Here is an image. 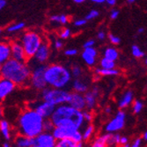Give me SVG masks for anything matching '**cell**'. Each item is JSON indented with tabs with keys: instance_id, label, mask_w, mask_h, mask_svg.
Instances as JSON below:
<instances>
[{
	"instance_id": "cell-44",
	"label": "cell",
	"mask_w": 147,
	"mask_h": 147,
	"mask_svg": "<svg viewBox=\"0 0 147 147\" xmlns=\"http://www.w3.org/2000/svg\"><path fill=\"white\" fill-rule=\"evenodd\" d=\"M141 144H142V139L141 138H137L133 141V144H131L132 147H139L141 146Z\"/></svg>"
},
{
	"instance_id": "cell-29",
	"label": "cell",
	"mask_w": 147,
	"mask_h": 147,
	"mask_svg": "<svg viewBox=\"0 0 147 147\" xmlns=\"http://www.w3.org/2000/svg\"><path fill=\"white\" fill-rule=\"evenodd\" d=\"M93 131H94V127H93L92 125H88L86 128L84 133L82 134V136H83V141L89 140L92 138V134H93Z\"/></svg>"
},
{
	"instance_id": "cell-33",
	"label": "cell",
	"mask_w": 147,
	"mask_h": 147,
	"mask_svg": "<svg viewBox=\"0 0 147 147\" xmlns=\"http://www.w3.org/2000/svg\"><path fill=\"white\" fill-rule=\"evenodd\" d=\"M75 143H80V142H82L83 141V136H82V133L80 132L79 130H76L74 133H73V135L71 136V138Z\"/></svg>"
},
{
	"instance_id": "cell-60",
	"label": "cell",
	"mask_w": 147,
	"mask_h": 147,
	"mask_svg": "<svg viewBox=\"0 0 147 147\" xmlns=\"http://www.w3.org/2000/svg\"><path fill=\"white\" fill-rule=\"evenodd\" d=\"M1 32H2V29H1V28H0V33H1Z\"/></svg>"
},
{
	"instance_id": "cell-49",
	"label": "cell",
	"mask_w": 147,
	"mask_h": 147,
	"mask_svg": "<svg viewBox=\"0 0 147 147\" xmlns=\"http://www.w3.org/2000/svg\"><path fill=\"white\" fill-rule=\"evenodd\" d=\"M105 2L110 6H114L116 4V0H105Z\"/></svg>"
},
{
	"instance_id": "cell-18",
	"label": "cell",
	"mask_w": 147,
	"mask_h": 147,
	"mask_svg": "<svg viewBox=\"0 0 147 147\" xmlns=\"http://www.w3.org/2000/svg\"><path fill=\"white\" fill-rule=\"evenodd\" d=\"M11 58V48L9 43L0 42V63H3Z\"/></svg>"
},
{
	"instance_id": "cell-25",
	"label": "cell",
	"mask_w": 147,
	"mask_h": 147,
	"mask_svg": "<svg viewBox=\"0 0 147 147\" xmlns=\"http://www.w3.org/2000/svg\"><path fill=\"white\" fill-rule=\"evenodd\" d=\"M95 73L97 75H101V76H116L120 73V71L116 70L115 68H113V69L97 68L95 70Z\"/></svg>"
},
{
	"instance_id": "cell-54",
	"label": "cell",
	"mask_w": 147,
	"mask_h": 147,
	"mask_svg": "<svg viewBox=\"0 0 147 147\" xmlns=\"http://www.w3.org/2000/svg\"><path fill=\"white\" fill-rule=\"evenodd\" d=\"M3 115H4V110H3V109L1 108V107H0V120L2 119Z\"/></svg>"
},
{
	"instance_id": "cell-5",
	"label": "cell",
	"mask_w": 147,
	"mask_h": 147,
	"mask_svg": "<svg viewBox=\"0 0 147 147\" xmlns=\"http://www.w3.org/2000/svg\"><path fill=\"white\" fill-rule=\"evenodd\" d=\"M41 97L42 100L48 101L57 107L61 104L68 103L71 98V92L64 90L63 88L45 87L42 90Z\"/></svg>"
},
{
	"instance_id": "cell-55",
	"label": "cell",
	"mask_w": 147,
	"mask_h": 147,
	"mask_svg": "<svg viewBox=\"0 0 147 147\" xmlns=\"http://www.w3.org/2000/svg\"><path fill=\"white\" fill-rule=\"evenodd\" d=\"M143 138H144V140H145V141H147V130L144 133V136H143Z\"/></svg>"
},
{
	"instance_id": "cell-2",
	"label": "cell",
	"mask_w": 147,
	"mask_h": 147,
	"mask_svg": "<svg viewBox=\"0 0 147 147\" xmlns=\"http://www.w3.org/2000/svg\"><path fill=\"white\" fill-rule=\"evenodd\" d=\"M0 76L11 80L16 86H23L30 84L31 69L26 62L11 57L1 64Z\"/></svg>"
},
{
	"instance_id": "cell-27",
	"label": "cell",
	"mask_w": 147,
	"mask_h": 147,
	"mask_svg": "<svg viewBox=\"0 0 147 147\" xmlns=\"http://www.w3.org/2000/svg\"><path fill=\"white\" fill-rule=\"evenodd\" d=\"M100 67L104 69H113L115 67V61L103 57L100 60Z\"/></svg>"
},
{
	"instance_id": "cell-14",
	"label": "cell",
	"mask_w": 147,
	"mask_h": 147,
	"mask_svg": "<svg viewBox=\"0 0 147 147\" xmlns=\"http://www.w3.org/2000/svg\"><path fill=\"white\" fill-rule=\"evenodd\" d=\"M49 57V47L47 43L42 42L34 56V61L38 63H44Z\"/></svg>"
},
{
	"instance_id": "cell-40",
	"label": "cell",
	"mask_w": 147,
	"mask_h": 147,
	"mask_svg": "<svg viewBox=\"0 0 147 147\" xmlns=\"http://www.w3.org/2000/svg\"><path fill=\"white\" fill-rule=\"evenodd\" d=\"M64 54L67 57H73V56H76L78 54V50L76 49H69L67 50H65Z\"/></svg>"
},
{
	"instance_id": "cell-26",
	"label": "cell",
	"mask_w": 147,
	"mask_h": 147,
	"mask_svg": "<svg viewBox=\"0 0 147 147\" xmlns=\"http://www.w3.org/2000/svg\"><path fill=\"white\" fill-rule=\"evenodd\" d=\"M56 147H77V143L70 138H62L57 140Z\"/></svg>"
},
{
	"instance_id": "cell-19",
	"label": "cell",
	"mask_w": 147,
	"mask_h": 147,
	"mask_svg": "<svg viewBox=\"0 0 147 147\" xmlns=\"http://www.w3.org/2000/svg\"><path fill=\"white\" fill-rule=\"evenodd\" d=\"M132 100H133V92L131 91H126L118 102L119 108L121 109H126L127 107H129L131 104Z\"/></svg>"
},
{
	"instance_id": "cell-20",
	"label": "cell",
	"mask_w": 147,
	"mask_h": 147,
	"mask_svg": "<svg viewBox=\"0 0 147 147\" xmlns=\"http://www.w3.org/2000/svg\"><path fill=\"white\" fill-rule=\"evenodd\" d=\"M85 101H86V108L89 110H92L95 108V105H96V99L97 97H95L94 95L92 94V92L90 91H86L85 92Z\"/></svg>"
},
{
	"instance_id": "cell-22",
	"label": "cell",
	"mask_w": 147,
	"mask_h": 147,
	"mask_svg": "<svg viewBox=\"0 0 147 147\" xmlns=\"http://www.w3.org/2000/svg\"><path fill=\"white\" fill-rule=\"evenodd\" d=\"M0 131L6 140L11 139V127L6 120H0Z\"/></svg>"
},
{
	"instance_id": "cell-1",
	"label": "cell",
	"mask_w": 147,
	"mask_h": 147,
	"mask_svg": "<svg viewBox=\"0 0 147 147\" xmlns=\"http://www.w3.org/2000/svg\"><path fill=\"white\" fill-rule=\"evenodd\" d=\"M50 120L55 127H63L73 130H79L85 123L83 112L72 108L67 103L56 107Z\"/></svg>"
},
{
	"instance_id": "cell-48",
	"label": "cell",
	"mask_w": 147,
	"mask_h": 147,
	"mask_svg": "<svg viewBox=\"0 0 147 147\" xmlns=\"http://www.w3.org/2000/svg\"><path fill=\"white\" fill-rule=\"evenodd\" d=\"M97 37L99 40H100V41H102V40H104L106 38V34L104 31H100L97 34Z\"/></svg>"
},
{
	"instance_id": "cell-38",
	"label": "cell",
	"mask_w": 147,
	"mask_h": 147,
	"mask_svg": "<svg viewBox=\"0 0 147 147\" xmlns=\"http://www.w3.org/2000/svg\"><path fill=\"white\" fill-rule=\"evenodd\" d=\"M83 117H84L85 122H86V123H91L92 121V119H93L92 114L91 112H89V111L83 112Z\"/></svg>"
},
{
	"instance_id": "cell-45",
	"label": "cell",
	"mask_w": 147,
	"mask_h": 147,
	"mask_svg": "<svg viewBox=\"0 0 147 147\" xmlns=\"http://www.w3.org/2000/svg\"><path fill=\"white\" fill-rule=\"evenodd\" d=\"M127 143H129V138H126V137H121L120 138V143H119V145H124L126 144Z\"/></svg>"
},
{
	"instance_id": "cell-51",
	"label": "cell",
	"mask_w": 147,
	"mask_h": 147,
	"mask_svg": "<svg viewBox=\"0 0 147 147\" xmlns=\"http://www.w3.org/2000/svg\"><path fill=\"white\" fill-rule=\"evenodd\" d=\"M91 2L96 3V4H103L105 3V0H91Z\"/></svg>"
},
{
	"instance_id": "cell-31",
	"label": "cell",
	"mask_w": 147,
	"mask_h": 147,
	"mask_svg": "<svg viewBox=\"0 0 147 147\" xmlns=\"http://www.w3.org/2000/svg\"><path fill=\"white\" fill-rule=\"evenodd\" d=\"M131 52H132L133 57H135L137 58H141V57H144V53L142 51V49L138 45H133L132 46Z\"/></svg>"
},
{
	"instance_id": "cell-16",
	"label": "cell",
	"mask_w": 147,
	"mask_h": 147,
	"mask_svg": "<svg viewBox=\"0 0 147 147\" xmlns=\"http://www.w3.org/2000/svg\"><path fill=\"white\" fill-rule=\"evenodd\" d=\"M75 131L76 130L67 129V128H63V127H55L51 133H52L53 137L56 138V140H59V139L66 138H71Z\"/></svg>"
},
{
	"instance_id": "cell-43",
	"label": "cell",
	"mask_w": 147,
	"mask_h": 147,
	"mask_svg": "<svg viewBox=\"0 0 147 147\" xmlns=\"http://www.w3.org/2000/svg\"><path fill=\"white\" fill-rule=\"evenodd\" d=\"M119 11L118 10H113L110 13V19L111 20H116L119 16Z\"/></svg>"
},
{
	"instance_id": "cell-3",
	"label": "cell",
	"mask_w": 147,
	"mask_h": 147,
	"mask_svg": "<svg viewBox=\"0 0 147 147\" xmlns=\"http://www.w3.org/2000/svg\"><path fill=\"white\" fill-rule=\"evenodd\" d=\"M43 118L35 110L30 109L21 113L19 117L20 134L35 138L43 131Z\"/></svg>"
},
{
	"instance_id": "cell-50",
	"label": "cell",
	"mask_w": 147,
	"mask_h": 147,
	"mask_svg": "<svg viewBox=\"0 0 147 147\" xmlns=\"http://www.w3.org/2000/svg\"><path fill=\"white\" fill-rule=\"evenodd\" d=\"M5 5H6V1H5V0H0V11L3 10Z\"/></svg>"
},
{
	"instance_id": "cell-58",
	"label": "cell",
	"mask_w": 147,
	"mask_h": 147,
	"mask_svg": "<svg viewBox=\"0 0 147 147\" xmlns=\"http://www.w3.org/2000/svg\"><path fill=\"white\" fill-rule=\"evenodd\" d=\"M136 1V0H127V2L129 3V4H132V3H134Z\"/></svg>"
},
{
	"instance_id": "cell-15",
	"label": "cell",
	"mask_w": 147,
	"mask_h": 147,
	"mask_svg": "<svg viewBox=\"0 0 147 147\" xmlns=\"http://www.w3.org/2000/svg\"><path fill=\"white\" fill-rule=\"evenodd\" d=\"M97 55L98 52L93 47L86 48L82 53V58L88 66H93L96 63Z\"/></svg>"
},
{
	"instance_id": "cell-7",
	"label": "cell",
	"mask_w": 147,
	"mask_h": 147,
	"mask_svg": "<svg viewBox=\"0 0 147 147\" xmlns=\"http://www.w3.org/2000/svg\"><path fill=\"white\" fill-rule=\"evenodd\" d=\"M46 67L47 66L44 63H42L37 66V67L34 68L33 71H31L30 83L35 89L40 91H42L48 86L44 77Z\"/></svg>"
},
{
	"instance_id": "cell-61",
	"label": "cell",
	"mask_w": 147,
	"mask_h": 147,
	"mask_svg": "<svg viewBox=\"0 0 147 147\" xmlns=\"http://www.w3.org/2000/svg\"><path fill=\"white\" fill-rule=\"evenodd\" d=\"M0 69H1V63H0Z\"/></svg>"
},
{
	"instance_id": "cell-4",
	"label": "cell",
	"mask_w": 147,
	"mask_h": 147,
	"mask_svg": "<svg viewBox=\"0 0 147 147\" xmlns=\"http://www.w3.org/2000/svg\"><path fill=\"white\" fill-rule=\"evenodd\" d=\"M44 77L47 85L55 88H65L71 80V71L61 64L47 66Z\"/></svg>"
},
{
	"instance_id": "cell-28",
	"label": "cell",
	"mask_w": 147,
	"mask_h": 147,
	"mask_svg": "<svg viewBox=\"0 0 147 147\" xmlns=\"http://www.w3.org/2000/svg\"><path fill=\"white\" fill-rule=\"evenodd\" d=\"M25 28V23L24 22H19V23H15L12 24L10 26L7 28V31L9 33H14V32H18L22 30Z\"/></svg>"
},
{
	"instance_id": "cell-56",
	"label": "cell",
	"mask_w": 147,
	"mask_h": 147,
	"mask_svg": "<svg viewBox=\"0 0 147 147\" xmlns=\"http://www.w3.org/2000/svg\"><path fill=\"white\" fill-rule=\"evenodd\" d=\"M144 28H138V34H142V33H144Z\"/></svg>"
},
{
	"instance_id": "cell-21",
	"label": "cell",
	"mask_w": 147,
	"mask_h": 147,
	"mask_svg": "<svg viewBox=\"0 0 147 147\" xmlns=\"http://www.w3.org/2000/svg\"><path fill=\"white\" fill-rule=\"evenodd\" d=\"M72 89L76 92L85 93L88 90V86L85 82H83L82 80L78 79V78L77 79L74 80L73 83H72Z\"/></svg>"
},
{
	"instance_id": "cell-39",
	"label": "cell",
	"mask_w": 147,
	"mask_h": 147,
	"mask_svg": "<svg viewBox=\"0 0 147 147\" xmlns=\"http://www.w3.org/2000/svg\"><path fill=\"white\" fill-rule=\"evenodd\" d=\"M69 21V18L67 15L65 14H60L58 15V23H60L61 25H65L67 24Z\"/></svg>"
},
{
	"instance_id": "cell-47",
	"label": "cell",
	"mask_w": 147,
	"mask_h": 147,
	"mask_svg": "<svg viewBox=\"0 0 147 147\" xmlns=\"http://www.w3.org/2000/svg\"><path fill=\"white\" fill-rule=\"evenodd\" d=\"M92 92V94L94 95L95 97H98L99 95H100V89L97 87V86H94L92 89V91H91Z\"/></svg>"
},
{
	"instance_id": "cell-23",
	"label": "cell",
	"mask_w": 147,
	"mask_h": 147,
	"mask_svg": "<svg viewBox=\"0 0 147 147\" xmlns=\"http://www.w3.org/2000/svg\"><path fill=\"white\" fill-rule=\"evenodd\" d=\"M111 135V133L108 132V134L102 135L100 137H98L94 141L92 142V146L93 147H106L108 146V140Z\"/></svg>"
},
{
	"instance_id": "cell-24",
	"label": "cell",
	"mask_w": 147,
	"mask_h": 147,
	"mask_svg": "<svg viewBox=\"0 0 147 147\" xmlns=\"http://www.w3.org/2000/svg\"><path fill=\"white\" fill-rule=\"evenodd\" d=\"M118 57H119V52L115 48L109 47V48H107L104 50V57L106 58H109L113 61H116L118 59Z\"/></svg>"
},
{
	"instance_id": "cell-34",
	"label": "cell",
	"mask_w": 147,
	"mask_h": 147,
	"mask_svg": "<svg viewBox=\"0 0 147 147\" xmlns=\"http://www.w3.org/2000/svg\"><path fill=\"white\" fill-rule=\"evenodd\" d=\"M71 75H72L74 78H79L80 76H81V74H82V70H81V68L79 67V66L74 65L73 67L71 68Z\"/></svg>"
},
{
	"instance_id": "cell-17",
	"label": "cell",
	"mask_w": 147,
	"mask_h": 147,
	"mask_svg": "<svg viewBox=\"0 0 147 147\" xmlns=\"http://www.w3.org/2000/svg\"><path fill=\"white\" fill-rule=\"evenodd\" d=\"M15 144L18 147H35V140L34 138H29L20 134L15 138Z\"/></svg>"
},
{
	"instance_id": "cell-36",
	"label": "cell",
	"mask_w": 147,
	"mask_h": 147,
	"mask_svg": "<svg viewBox=\"0 0 147 147\" xmlns=\"http://www.w3.org/2000/svg\"><path fill=\"white\" fill-rule=\"evenodd\" d=\"M109 39L110 42H111L112 44H114V45H118L120 42H121V39H120L118 36L114 35V34H110L109 35Z\"/></svg>"
},
{
	"instance_id": "cell-11",
	"label": "cell",
	"mask_w": 147,
	"mask_h": 147,
	"mask_svg": "<svg viewBox=\"0 0 147 147\" xmlns=\"http://www.w3.org/2000/svg\"><path fill=\"white\" fill-rule=\"evenodd\" d=\"M11 48V57L20 62H26L28 57L26 56V53L21 42H12L10 43Z\"/></svg>"
},
{
	"instance_id": "cell-6",
	"label": "cell",
	"mask_w": 147,
	"mask_h": 147,
	"mask_svg": "<svg viewBox=\"0 0 147 147\" xmlns=\"http://www.w3.org/2000/svg\"><path fill=\"white\" fill-rule=\"evenodd\" d=\"M21 44L24 48L26 56L28 58H31L34 56L36 50L42 44V38L37 33L29 31L24 34L21 39Z\"/></svg>"
},
{
	"instance_id": "cell-30",
	"label": "cell",
	"mask_w": 147,
	"mask_h": 147,
	"mask_svg": "<svg viewBox=\"0 0 147 147\" xmlns=\"http://www.w3.org/2000/svg\"><path fill=\"white\" fill-rule=\"evenodd\" d=\"M54 128H55V125L49 118H46L43 120V131L52 132Z\"/></svg>"
},
{
	"instance_id": "cell-12",
	"label": "cell",
	"mask_w": 147,
	"mask_h": 147,
	"mask_svg": "<svg viewBox=\"0 0 147 147\" xmlns=\"http://www.w3.org/2000/svg\"><path fill=\"white\" fill-rule=\"evenodd\" d=\"M16 85L11 80L0 77V100H5L15 89Z\"/></svg>"
},
{
	"instance_id": "cell-32",
	"label": "cell",
	"mask_w": 147,
	"mask_h": 147,
	"mask_svg": "<svg viewBox=\"0 0 147 147\" xmlns=\"http://www.w3.org/2000/svg\"><path fill=\"white\" fill-rule=\"evenodd\" d=\"M143 107H144V104L142 101H140L139 100H137L133 102V106H132V110H133V113L134 114H139L142 109H143Z\"/></svg>"
},
{
	"instance_id": "cell-59",
	"label": "cell",
	"mask_w": 147,
	"mask_h": 147,
	"mask_svg": "<svg viewBox=\"0 0 147 147\" xmlns=\"http://www.w3.org/2000/svg\"><path fill=\"white\" fill-rule=\"evenodd\" d=\"M145 64L147 65V58H146V60H145Z\"/></svg>"
},
{
	"instance_id": "cell-37",
	"label": "cell",
	"mask_w": 147,
	"mask_h": 147,
	"mask_svg": "<svg viewBox=\"0 0 147 147\" xmlns=\"http://www.w3.org/2000/svg\"><path fill=\"white\" fill-rule=\"evenodd\" d=\"M71 34V32L69 28H64L60 33V37L62 39H68Z\"/></svg>"
},
{
	"instance_id": "cell-52",
	"label": "cell",
	"mask_w": 147,
	"mask_h": 147,
	"mask_svg": "<svg viewBox=\"0 0 147 147\" xmlns=\"http://www.w3.org/2000/svg\"><path fill=\"white\" fill-rule=\"evenodd\" d=\"M105 112H106L107 114H110V113L112 112V109H111L110 107H107V108L105 109Z\"/></svg>"
},
{
	"instance_id": "cell-46",
	"label": "cell",
	"mask_w": 147,
	"mask_h": 147,
	"mask_svg": "<svg viewBox=\"0 0 147 147\" xmlns=\"http://www.w3.org/2000/svg\"><path fill=\"white\" fill-rule=\"evenodd\" d=\"M63 46V43L60 41V40H57V41H55V48L57 49H61Z\"/></svg>"
},
{
	"instance_id": "cell-42",
	"label": "cell",
	"mask_w": 147,
	"mask_h": 147,
	"mask_svg": "<svg viewBox=\"0 0 147 147\" xmlns=\"http://www.w3.org/2000/svg\"><path fill=\"white\" fill-rule=\"evenodd\" d=\"M95 44V41L94 40H88V41H86L85 43H84V49L86 48H90V47H93Z\"/></svg>"
},
{
	"instance_id": "cell-35",
	"label": "cell",
	"mask_w": 147,
	"mask_h": 147,
	"mask_svg": "<svg viewBox=\"0 0 147 147\" xmlns=\"http://www.w3.org/2000/svg\"><path fill=\"white\" fill-rule=\"evenodd\" d=\"M99 15H100V12L98 11L92 10L91 11H89V13L86 16V20H93V19H96Z\"/></svg>"
},
{
	"instance_id": "cell-57",
	"label": "cell",
	"mask_w": 147,
	"mask_h": 147,
	"mask_svg": "<svg viewBox=\"0 0 147 147\" xmlns=\"http://www.w3.org/2000/svg\"><path fill=\"white\" fill-rule=\"evenodd\" d=\"M3 146H4V147H10V144H9V143H5V144H3Z\"/></svg>"
},
{
	"instance_id": "cell-53",
	"label": "cell",
	"mask_w": 147,
	"mask_h": 147,
	"mask_svg": "<svg viewBox=\"0 0 147 147\" xmlns=\"http://www.w3.org/2000/svg\"><path fill=\"white\" fill-rule=\"evenodd\" d=\"M86 1V0H73V2L76 4H82Z\"/></svg>"
},
{
	"instance_id": "cell-10",
	"label": "cell",
	"mask_w": 147,
	"mask_h": 147,
	"mask_svg": "<svg viewBox=\"0 0 147 147\" xmlns=\"http://www.w3.org/2000/svg\"><path fill=\"white\" fill-rule=\"evenodd\" d=\"M55 109H56L55 105H53V104H51L48 101H45V100L35 103L34 108H32V109L35 110L43 119L50 118V116L52 115Z\"/></svg>"
},
{
	"instance_id": "cell-41",
	"label": "cell",
	"mask_w": 147,
	"mask_h": 147,
	"mask_svg": "<svg viewBox=\"0 0 147 147\" xmlns=\"http://www.w3.org/2000/svg\"><path fill=\"white\" fill-rule=\"evenodd\" d=\"M87 20L86 19H80V20H77L76 21H74V26H85L86 24Z\"/></svg>"
},
{
	"instance_id": "cell-13",
	"label": "cell",
	"mask_w": 147,
	"mask_h": 147,
	"mask_svg": "<svg viewBox=\"0 0 147 147\" xmlns=\"http://www.w3.org/2000/svg\"><path fill=\"white\" fill-rule=\"evenodd\" d=\"M67 104L71 106L72 108L81 111H83L86 109V101H85L84 95H82L79 92H74L71 93V98Z\"/></svg>"
},
{
	"instance_id": "cell-9",
	"label": "cell",
	"mask_w": 147,
	"mask_h": 147,
	"mask_svg": "<svg viewBox=\"0 0 147 147\" xmlns=\"http://www.w3.org/2000/svg\"><path fill=\"white\" fill-rule=\"evenodd\" d=\"M35 147H56L57 140L51 132L42 131L34 138Z\"/></svg>"
},
{
	"instance_id": "cell-8",
	"label": "cell",
	"mask_w": 147,
	"mask_h": 147,
	"mask_svg": "<svg viewBox=\"0 0 147 147\" xmlns=\"http://www.w3.org/2000/svg\"><path fill=\"white\" fill-rule=\"evenodd\" d=\"M125 117H126V115H125L124 111L119 110L116 113L115 117L113 118L111 121L106 125V127H105L106 131L109 132V133H114L115 131L122 129L125 124Z\"/></svg>"
}]
</instances>
